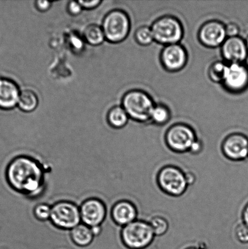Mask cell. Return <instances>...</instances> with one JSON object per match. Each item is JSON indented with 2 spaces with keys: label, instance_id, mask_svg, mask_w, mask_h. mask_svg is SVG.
I'll use <instances>...</instances> for the list:
<instances>
[{
  "label": "cell",
  "instance_id": "15",
  "mask_svg": "<svg viewBox=\"0 0 248 249\" xmlns=\"http://www.w3.org/2000/svg\"><path fill=\"white\" fill-rule=\"evenodd\" d=\"M111 215L116 224L124 227L137 220L138 211L136 205L129 200H121L114 205Z\"/></svg>",
  "mask_w": 248,
  "mask_h": 249
},
{
  "label": "cell",
  "instance_id": "23",
  "mask_svg": "<svg viewBox=\"0 0 248 249\" xmlns=\"http://www.w3.org/2000/svg\"><path fill=\"white\" fill-rule=\"evenodd\" d=\"M155 235L162 236L166 233L169 229V224L166 219L163 217L155 216L149 222Z\"/></svg>",
  "mask_w": 248,
  "mask_h": 249
},
{
  "label": "cell",
  "instance_id": "35",
  "mask_svg": "<svg viewBox=\"0 0 248 249\" xmlns=\"http://www.w3.org/2000/svg\"><path fill=\"white\" fill-rule=\"evenodd\" d=\"M198 249L194 248H188V249Z\"/></svg>",
  "mask_w": 248,
  "mask_h": 249
},
{
  "label": "cell",
  "instance_id": "7",
  "mask_svg": "<svg viewBox=\"0 0 248 249\" xmlns=\"http://www.w3.org/2000/svg\"><path fill=\"white\" fill-rule=\"evenodd\" d=\"M157 179L162 190L171 196L183 195L188 185L185 174L174 166L163 168L158 175Z\"/></svg>",
  "mask_w": 248,
  "mask_h": 249
},
{
  "label": "cell",
  "instance_id": "34",
  "mask_svg": "<svg viewBox=\"0 0 248 249\" xmlns=\"http://www.w3.org/2000/svg\"><path fill=\"white\" fill-rule=\"evenodd\" d=\"M245 42H246V45H247V48H248V36H247L246 40H245Z\"/></svg>",
  "mask_w": 248,
  "mask_h": 249
},
{
  "label": "cell",
  "instance_id": "33",
  "mask_svg": "<svg viewBox=\"0 0 248 249\" xmlns=\"http://www.w3.org/2000/svg\"><path fill=\"white\" fill-rule=\"evenodd\" d=\"M185 176L188 184L189 185L193 184L194 180H195V179H194V176L193 174H191V173H186Z\"/></svg>",
  "mask_w": 248,
  "mask_h": 249
},
{
  "label": "cell",
  "instance_id": "20",
  "mask_svg": "<svg viewBox=\"0 0 248 249\" xmlns=\"http://www.w3.org/2000/svg\"><path fill=\"white\" fill-rule=\"evenodd\" d=\"M171 117V111L168 107L163 104H155L150 121L158 125H164L168 123Z\"/></svg>",
  "mask_w": 248,
  "mask_h": 249
},
{
  "label": "cell",
  "instance_id": "16",
  "mask_svg": "<svg viewBox=\"0 0 248 249\" xmlns=\"http://www.w3.org/2000/svg\"><path fill=\"white\" fill-rule=\"evenodd\" d=\"M72 240L80 248H86L93 242L94 235L89 227L81 223L70 231Z\"/></svg>",
  "mask_w": 248,
  "mask_h": 249
},
{
  "label": "cell",
  "instance_id": "26",
  "mask_svg": "<svg viewBox=\"0 0 248 249\" xmlns=\"http://www.w3.org/2000/svg\"><path fill=\"white\" fill-rule=\"evenodd\" d=\"M67 9L69 14L72 16H77L82 13L83 7L79 3V1H70L67 4Z\"/></svg>",
  "mask_w": 248,
  "mask_h": 249
},
{
  "label": "cell",
  "instance_id": "4",
  "mask_svg": "<svg viewBox=\"0 0 248 249\" xmlns=\"http://www.w3.org/2000/svg\"><path fill=\"white\" fill-rule=\"evenodd\" d=\"M155 234L149 223L135 220L123 227L121 238L128 249H143L148 247L154 240Z\"/></svg>",
  "mask_w": 248,
  "mask_h": 249
},
{
  "label": "cell",
  "instance_id": "24",
  "mask_svg": "<svg viewBox=\"0 0 248 249\" xmlns=\"http://www.w3.org/2000/svg\"><path fill=\"white\" fill-rule=\"evenodd\" d=\"M52 206L47 203L38 204L33 211L36 218L41 221L50 220Z\"/></svg>",
  "mask_w": 248,
  "mask_h": 249
},
{
  "label": "cell",
  "instance_id": "10",
  "mask_svg": "<svg viewBox=\"0 0 248 249\" xmlns=\"http://www.w3.org/2000/svg\"><path fill=\"white\" fill-rule=\"evenodd\" d=\"M160 63L167 72H179L186 67L188 53L181 44L165 46L160 55Z\"/></svg>",
  "mask_w": 248,
  "mask_h": 249
},
{
  "label": "cell",
  "instance_id": "32",
  "mask_svg": "<svg viewBox=\"0 0 248 249\" xmlns=\"http://www.w3.org/2000/svg\"><path fill=\"white\" fill-rule=\"evenodd\" d=\"M92 233H93L94 236H97L100 235L102 231V226L94 227L91 228Z\"/></svg>",
  "mask_w": 248,
  "mask_h": 249
},
{
  "label": "cell",
  "instance_id": "6",
  "mask_svg": "<svg viewBox=\"0 0 248 249\" xmlns=\"http://www.w3.org/2000/svg\"><path fill=\"white\" fill-rule=\"evenodd\" d=\"M198 140L195 131L189 124L177 123L167 129L165 141L172 150L179 153L190 151L191 146Z\"/></svg>",
  "mask_w": 248,
  "mask_h": 249
},
{
  "label": "cell",
  "instance_id": "22",
  "mask_svg": "<svg viewBox=\"0 0 248 249\" xmlns=\"http://www.w3.org/2000/svg\"><path fill=\"white\" fill-rule=\"evenodd\" d=\"M134 38L138 45L143 46L151 45L154 41L151 29L147 26L139 27L135 31Z\"/></svg>",
  "mask_w": 248,
  "mask_h": 249
},
{
  "label": "cell",
  "instance_id": "29",
  "mask_svg": "<svg viewBox=\"0 0 248 249\" xmlns=\"http://www.w3.org/2000/svg\"><path fill=\"white\" fill-rule=\"evenodd\" d=\"M79 3L81 5L83 9L87 10H91L96 8L99 4L101 3L100 0H93V1H83L80 0Z\"/></svg>",
  "mask_w": 248,
  "mask_h": 249
},
{
  "label": "cell",
  "instance_id": "19",
  "mask_svg": "<svg viewBox=\"0 0 248 249\" xmlns=\"http://www.w3.org/2000/svg\"><path fill=\"white\" fill-rule=\"evenodd\" d=\"M84 40L92 46L101 45L106 40L101 26L96 24H90L83 32Z\"/></svg>",
  "mask_w": 248,
  "mask_h": 249
},
{
  "label": "cell",
  "instance_id": "8",
  "mask_svg": "<svg viewBox=\"0 0 248 249\" xmlns=\"http://www.w3.org/2000/svg\"><path fill=\"white\" fill-rule=\"evenodd\" d=\"M223 89L232 94H239L248 88V66L245 63H230L222 83Z\"/></svg>",
  "mask_w": 248,
  "mask_h": 249
},
{
  "label": "cell",
  "instance_id": "21",
  "mask_svg": "<svg viewBox=\"0 0 248 249\" xmlns=\"http://www.w3.org/2000/svg\"><path fill=\"white\" fill-rule=\"evenodd\" d=\"M228 63L223 61H217L211 65L208 69V77L215 84H221L224 79Z\"/></svg>",
  "mask_w": 248,
  "mask_h": 249
},
{
  "label": "cell",
  "instance_id": "13",
  "mask_svg": "<svg viewBox=\"0 0 248 249\" xmlns=\"http://www.w3.org/2000/svg\"><path fill=\"white\" fill-rule=\"evenodd\" d=\"M222 150L231 160H244L248 156V138L242 133L231 134L223 141Z\"/></svg>",
  "mask_w": 248,
  "mask_h": 249
},
{
  "label": "cell",
  "instance_id": "11",
  "mask_svg": "<svg viewBox=\"0 0 248 249\" xmlns=\"http://www.w3.org/2000/svg\"><path fill=\"white\" fill-rule=\"evenodd\" d=\"M82 223L89 228L100 226L107 215L106 205L97 197L87 199L80 207Z\"/></svg>",
  "mask_w": 248,
  "mask_h": 249
},
{
  "label": "cell",
  "instance_id": "27",
  "mask_svg": "<svg viewBox=\"0 0 248 249\" xmlns=\"http://www.w3.org/2000/svg\"><path fill=\"white\" fill-rule=\"evenodd\" d=\"M225 29L228 38L235 37V36H239L240 28L236 23H228L227 25H225Z\"/></svg>",
  "mask_w": 248,
  "mask_h": 249
},
{
  "label": "cell",
  "instance_id": "5",
  "mask_svg": "<svg viewBox=\"0 0 248 249\" xmlns=\"http://www.w3.org/2000/svg\"><path fill=\"white\" fill-rule=\"evenodd\" d=\"M50 221L58 229L71 231L82 223L80 206L71 201L58 202L51 208Z\"/></svg>",
  "mask_w": 248,
  "mask_h": 249
},
{
  "label": "cell",
  "instance_id": "1",
  "mask_svg": "<svg viewBox=\"0 0 248 249\" xmlns=\"http://www.w3.org/2000/svg\"><path fill=\"white\" fill-rule=\"evenodd\" d=\"M155 106L154 100L148 92L138 89L126 92L121 101V107L129 118L140 123L150 121Z\"/></svg>",
  "mask_w": 248,
  "mask_h": 249
},
{
  "label": "cell",
  "instance_id": "2",
  "mask_svg": "<svg viewBox=\"0 0 248 249\" xmlns=\"http://www.w3.org/2000/svg\"><path fill=\"white\" fill-rule=\"evenodd\" d=\"M150 27L155 42L165 46L180 43L183 37V24L171 15L159 17Z\"/></svg>",
  "mask_w": 248,
  "mask_h": 249
},
{
  "label": "cell",
  "instance_id": "14",
  "mask_svg": "<svg viewBox=\"0 0 248 249\" xmlns=\"http://www.w3.org/2000/svg\"><path fill=\"white\" fill-rule=\"evenodd\" d=\"M20 92L16 82L0 77V109L11 110L18 106Z\"/></svg>",
  "mask_w": 248,
  "mask_h": 249
},
{
  "label": "cell",
  "instance_id": "17",
  "mask_svg": "<svg viewBox=\"0 0 248 249\" xmlns=\"http://www.w3.org/2000/svg\"><path fill=\"white\" fill-rule=\"evenodd\" d=\"M129 116L121 106H115L109 109L107 116L109 126L114 129H121L128 124Z\"/></svg>",
  "mask_w": 248,
  "mask_h": 249
},
{
  "label": "cell",
  "instance_id": "30",
  "mask_svg": "<svg viewBox=\"0 0 248 249\" xmlns=\"http://www.w3.org/2000/svg\"><path fill=\"white\" fill-rule=\"evenodd\" d=\"M201 148H202V145H201V142L199 141L198 139V140L194 143L193 146H191L190 151H189L193 153H198L199 151L201 150Z\"/></svg>",
  "mask_w": 248,
  "mask_h": 249
},
{
  "label": "cell",
  "instance_id": "31",
  "mask_svg": "<svg viewBox=\"0 0 248 249\" xmlns=\"http://www.w3.org/2000/svg\"><path fill=\"white\" fill-rule=\"evenodd\" d=\"M242 217L244 223L248 226V203L245 207L244 212H243Z\"/></svg>",
  "mask_w": 248,
  "mask_h": 249
},
{
  "label": "cell",
  "instance_id": "28",
  "mask_svg": "<svg viewBox=\"0 0 248 249\" xmlns=\"http://www.w3.org/2000/svg\"><path fill=\"white\" fill-rule=\"evenodd\" d=\"M52 2L46 0H37L35 2V7L38 11L41 12H47L52 6Z\"/></svg>",
  "mask_w": 248,
  "mask_h": 249
},
{
  "label": "cell",
  "instance_id": "12",
  "mask_svg": "<svg viewBox=\"0 0 248 249\" xmlns=\"http://www.w3.org/2000/svg\"><path fill=\"white\" fill-rule=\"evenodd\" d=\"M221 53L228 64L244 63L248 56L246 42L239 36L227 38L221 46Z\"/></svg>",
  "mask_w": 248,
  "mask_h": 249
},
{
  "label": "cell",
  "instance_id": "25",
  "mask_svg": "<svg viewBox=\"0 0 248 249\" xmlns=\"http://www.w3.org/2000/svg\"><path fill=\"white\" fill-rule=\"evenodd\" d=\"M235 236L242 243H248V226L244 223L239 224L235 231Z\"/></svg>",
  "mask_w": 248,
  "mask_h": 249
},
{
  "label": "cell",
  "instance_id": "3",
  "mask_svg": "<svg viewBox=\"0 0 248 249\" xmlns=\"http://www.w3.org/2000/svg\"><path fill=\"white\" fill-rule=\"evenodd\" d=\"M131 19L125 11L114 9L106 15L102 23L106 40L109 43L122 42L131 30Z\"/></svg>",
  "mask_w": 248,
  "mask_h": 249
},
{
  "label": "cell",
  "instance_id": "9",
  "mask_svg": "<svg viewBox=\"0 0 248 249\" xmlns=\"http://www.w3.org/2000/svg\"><path fill=\"white\" fill-rule=\"evenodd\" d=\"M227 38L225 24L217 19L206 21L198 32V41L208 48L222 46Z\"/></svg>",
  "mask_w": 248,
  "mask_h": 249
},
{
  "label": "cell",
  "instance_id": "18",
  "mask_svg": "<svg viewBox=\"0 0 248 249\" xmlns=\"http://www.w3.org/2000/svg\"><path fill=\"white\" fill-rule=\"evenodd\" d=\"M39 104L38 96L30 89L21 91L19 95L18 107L24 113H31L35 110Z\"/></svg>",
  "mask_w": 248,
  "mask_h": 249
}]
</instances>
